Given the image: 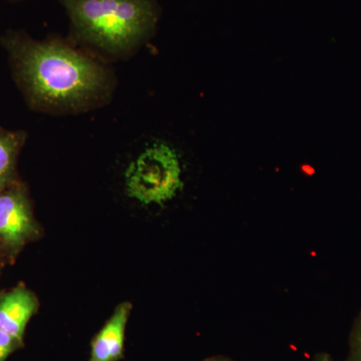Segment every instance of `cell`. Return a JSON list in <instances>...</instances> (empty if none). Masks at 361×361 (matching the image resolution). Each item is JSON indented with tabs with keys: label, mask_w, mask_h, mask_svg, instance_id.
<instances>
[{
	"label": "cell",
	"mask_w": 361,
	"mask_h": 361,
	"mask_svg": "<svg viewBox=\"0 0 361 361\" xmlns=\"http://www.w3.org/2000/svg\"><path fill=\"white\" fill-rule=\"evenodd\" d=\"M182 174L177 151L167 142H154L126 171L127 194L142 205H164L182 190Z\"/></svg>",
	"instance_id": "3"
},
{
	"label": "cell",
	"mask_w": 361,
	"mask_h": 361,
	"mask_svg": "<svg viewBox=\"0 0 361 361\" xmlns=\"http://www.w3.org/2000/svg\"><path fill=\"white\" fill-rule=\"evenodd\" d=\"M39 308L37 296L25 285L0 295V329L23 342L26 325Z\"/></svg>",
	"instance_id": "5"
},
{
	"label": "cell",
	"mask_w": 361,
	"mask_h": 361,
	"mask_svg": "<svg viewBox=\"0 0 361 361\" xmlns=\"http://www.w3.org/2000/svg\"><path fill=\"white\" fill-rule=\"evenodd\" d=\"M23 342L18 341L16 337L11 336L0 329V361H6L7 357L23 346Z\"/></svg>",
	"instance_id": "9"
},
{
	"label": "cell",
	"mask_w": 361,
	"mask_h": 361,
	"mask_svg": "<svg viewBox=\"0 0 361 361\" xmlns=\"http://www.w3.org/2000/svg\"><path fill=\"white\" fill-rule=\"evenodd\" d=\"M0 42L32 108L78 110L96 103L109 87L103 66L61 40L39 42L23 32H8Z\"/></svg>",
	"instance_id": "1"
},
{
	"label": "cell",
	"mask_w": 361,
	"mask_h": 361,
	"mask_svg": "<svg viewBox=\"0 0 361 361\" xmlns=\"http://www.w3.org/2000/svg\"><path fill=\"white\" fill-rule=\"evenodd\" d=\"M78 39L111 54H126L155 30V0H59Z\"/></svg>",
	"instance_id": "2"
},
{
	"label": "cell",
	"mask_w": 361,
	"mask_h": 361,
	"mask_svg": "<svg viewBox=\"0 0 361 361\" xmlns=\"http://www.w3.org/2000/svg\"><path fill=\"white\" fill-rule=\"evenodd\" d=\"M132 311V304L116 306L113 315L94 337L89 361H118L123 355L126 329Z\"/></svg>",
	"instance_id": "6"
},
{
	"label": "cell",
	"mask_w": 361,
	"mask_h": 361,
	"mask_svg": "<svg viewBox=\"0 0 361 361\" xmlns=\"http://www.w3.org/2000/svg\"><path fill=\"white\" fill-rule=\"evenodd\" d=\"M307 361H336L332 357L331 355L327 353H319L313 356L311 360Z\"/></svg>",
	"instance_id": "10"
},
{
	"label": "cell",
	"mask_w": 361,
	"mask_h": 361,
	"mask_svg": "<svg viewBox=\"0 0 361 361\" xmlns=\"http://www.w3.org/2000/svg\"><path fill=\"white\" fill-rule=\"evenodd\" d=\"M25 190L13 185L0 192V238L11 250L21 248L37 234Z\"/></svg>",
	"instance_id": "4"
},
{
	"label": "cell",
	"mask_w": 361,
	"mask_h": 361,
	"mask_svg": "<svg viewBox=\"0 0 361 361\" xmlns=\"http://www.w3.org/2000/svg\"><path fill=\"white\" fill-rule=\"evenodd\" d=\"M202 361H235L232 358L228 357L225 355H215L211 356V357L206 358V360Z\"/></svg>",
	"instance_id": "11"
},
{
	"label": "cell",
	"mask_w": 361,
	"mask_h": 361,
	"mask_svg": "<svg viewBox=\"0 0 361 361\" xmlns=\"http://www.w3.org/2000/svg\"><path fill=\"white\" fill-rule=\"evenodd\" d=\"M25 137L23 130L0 128V192L14 183L16 161Z\"/></svg>",
	"instance_id": "7"
},
{
	"label": "cell",
	"mask_w": 361,
	"mask_h": 361,
	"mask_svg": "<svg viewBox=\"0 0 361 361\" xmlns=\"http://www.w3.org/2000/svg\"><path fill=\"white\" fill-rule=\"evenodd\" d=\"M344 361H361V310L351 327L348 355Z\"/></svg>",
	"instance_id": "8"
}]
</instances>
